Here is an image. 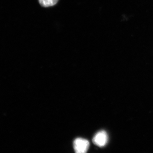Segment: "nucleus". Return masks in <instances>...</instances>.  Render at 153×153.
I'll return each mask as SVG.
<instances>
[{
  "label": "nucleus",
  "instance_id": "obj_1",
  "mask_svg": "<svg viewBox=\"0 0 153 153\" xmlns=\"http://www.w3.org/2000/svg\"><path fill=\"white\" fill-rule=\"evenodd\" d=\"M73 145L76 153H86L88 149L89 143L87 140L78 138L74 140Z\"/></svg>",
  "mask_w": 153,
  "mask_h": 153
},
{
  "label": "nucleus",
  "instance_id": "obj_2",
  "mask_svg": "<svg viewBox=\"0 0 153 153\" xmlns=\"http://www.w3.org/2000/svg\"><path fill=\"white\" fill-rule=\"evenodd\" d=\"M108 136L104 131H101L96 134L94 137L93 142L94 144L100 147L104 146L107 143Z\"/></svg>",
  "mask_w": 153,
  "mask_h": 153
},
{
  "label": "nucleus",
  "instance_id": "obj_3",
  "mask_svg": "<svg viewBox=\"0 0 153 153\" xmlns=\"http://www.w3.org/2000/svg\"><path fill=\"white\" fill-rule=\"evenodd\" d=\"M41 6L44 7H52L56 4L58 0H38Z\"/></svg>",
  "mask_w": 153,
  "mask_h": 153
}]
</instances>
